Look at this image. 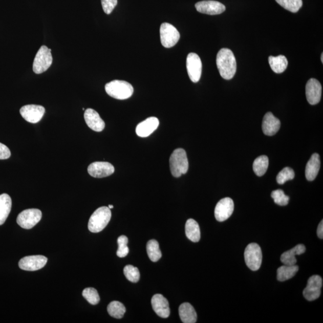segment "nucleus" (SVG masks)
Here are the masks:
<instances>
[{"label":"nucleus","mask_w":323,"mask_h":323,"mask_svg":"<svg viewBox=\"0 0 323 323\" xmlns=\"http://www.w3.org/2000/svg\"><path fill=\"white\" fill-rule=\"evenodd\" d=\"M219 72L225 80H230L236 72V62L235 56L229 49L220 50L216 58Z\"/></svg>","instance_id":"nucleus-1"},{"label":"nucleus","mask_w":323,"mask_h":323,"mask_svg":"<svg viewBox=\"0 0 323 323\" xmlns=\"http://www.w3.org/2000/svg\"><path fill=\"white\" fill-rule=\"evenodd\" d=\"M105 90L111 97L120 100L130 98L134 93L132 85L123 80H115L106 83Z\"/></svg>","instance_id":"nucleus-2"},{"label":"nucleus","mask_w":323,"mask_h":323,"mask_svg":"<svg viewBox=\"0 0 323 323\" xmlns=\"http://www.w3.org/2000/svg\"><path fill=\"white\" fill-rule=\"evenodd\" d=\"M170 170L175 177H180L185 175L189 169V162L185 150L177 148L173 152L169 159Z\"/></svg>","instance_id":"nucleus-3"},{"label":"nucleus","mask_w":323,"mask_h":323,"mask_svg":"<svg viewBox=\"0 0 323 323\" xmlns=\"http://www.w3.org/2000/svg\"><path fill=\"white\" fill-rule=\"evenodd\" d=\"M112 218L111 209L107 207H101L96 210L91 216L88 223V229L91 232L98 233L102 231L108 225Z\"/></svg>","instance_id":"nucleus-4"},{"label":"nucleus","mask_w":323,"mask_h":323,"mask_svg":"<svg viewBox=\"0 0 323 323\" xmlns=\"http://www.w3.org/2000/svg\"><path fill=\"white\" fill-rule=\"evenodd\" d=\"M53 61L51 49L42 46L34 60L33 69L35 74H41L47 71Z\"/></svg>","instance_id":"nucleus-5"},{"label":"nucleus","mask_w":323,"mask_h":323,"mask_svg":"<svg viewBox=\"0 0 323 323\" xmlns=\"http://www.w3.org/2000/svg\"><path fill=\"white\" fill-rule=\"evenodd\" d=\"M245 261L248 268L255 271L260 269L262 262V252L256 243L248 244L244 252Z\"/></svg>","instance_id":"nucleus-6"},{"label":"nucleus","mask_w":323,"mask_h":323,"mask_svg":"<svg viewBox=\"0 0 323 323\" xmlns=\"http://www.w3.org/2000/svg\"><path fill=\"white\" fill-rule=\"evenodd\" d=\"M42 212L38 209H28L21 212L17 216V223L21 228L30 229L40 221Z\"/></svg>","instance_id":"nucleus-7"},{"label":"nucleus","mask_w":323,"mask_h":323,"mask_svg":"<svg viewBox=\"0 0 323 323\" xmlns=\"http://www.w3.org/2000/svg\"><path fill=\"white\" fill-rule=\"evenodd\" d=\"M161 44L166 48H171L178 42L180 35L175 27L169 23H163L160 28Z\"/></svg>","instance_id":"nucleus-8"},{"label":"nucleus","mask_w":323,"mask_h":323,"mask_svg":"<svg viewBox=\"0 0 323 323\" xmlns=\"http://www.w3.org/2000/svg\"><path fill=\"white\" fill-rule=\"evenodd\" d=\"M186 67L188 75L193 83L200 81L202 74L201 60L197 53H190L187 55Z\"/></svg>","instance_id":"nucleus-9"},{"label":"nucleus","mask_w":323,"mask_h":323,"mask_svg":"<svg viewBox=\"0 0 323 323\" xmlns=\"http://www.w3.org/2000/svg\"><path fill=\"white\" fill-rule=\"evenodd\" d=\"M47 262L48 258L44 255H30L21 259L19 266L23 270L35 271L44 268Z\"/></svg>","instance_id":"nucleus-10"},{"label":"nucleus","mask_w":323,"mask_h":323,"mask_svg":"<svg viewBox=\"0 0 323 323\" xmlns=\"http://www.w3.org/2000/svg\"><path fill=\"white\" fill-rule=\"evenodd\" d=\"M322 279L320 276L315 275L309 278L306 288L304 290V296L308 301L317 299L321 295Z\"/></svg>","instance_id":"nucleus-11"},{"label":"nucleus","mask_w":323,"mask_h":323,"mask_svg":"<svg viewBox=\"0 0 323 323\" xmlns=\"http://www.w3.org/2000/svg\"><path fill=\"white\" fill-rule=\"evenodd\" d=\"M20 113L26 121L31 123L40 122L45 113L44 106L37 105H27L20 110Z\"/></svg>","instance_id":"nucleus-12"},{"label":"nucleus","mask_w":323,"mask_h":323,"mask_svg":"<svg viewBox=\"0 0 323 323\" xmlns=\"http://www.w3.org/2000/svg\"><path fill=\"white\" fill-rule=\"evenodd\" d=\"M234 209L233 201L231 198H225L219 201L216 206L214 214L219 222H224L232 214Z\"/></svg>","instance_id":"nucleus-13"},{"label":"nucleus","mask_w":323,"mask_h":323,"mask_svg":"<svg viewBox=\"0 0 323 323\" xmlns=\"http://www.w3.org/2000/svg\"><path fill=\"white\" fill-rule=\"evenodd\" d=\"M88 172L95 178H103L113 175L115 168L111 163L95 162L88 166Z\"/></svg>","instance_id":"nucleus-14"},{"label":"nucleus","mask_w":323,"mask_h":323,"mask_svg":"<svg viewBox=\"0 0 323 323\" xmlns=\"http://www.w3.org/2000/svg\"><path fill=\"white\" fill-rule=\"evenodd\" d=\"M195 8L198 12L209 15H220L226 10V7L222 3L212 0L198 2Z\"/></svg>","instance_id":"nucleus-15"},{"label":"nucleus","mask_w":323,"mask_h":323,"mask_svg":"<svg viewBox=\"0 0 323 323\" xmlns=\"http://www.w3.org/2000/svg\"><path fill=\"white\" fill-rule=\"evenodd\" d=\"M322 87L320 83L315 79H310L306 84V97L311 105L317 104L320 101Z\"/></svg>","instance_id":"nucleus-16"},{"label":"nucleus","mask_w":323,"mask_h":323,"mask_svg":"<svg viewBox=\"0 0 323 323\" xmlns=\"http://www.w3.org/2000/svg\"><path fill=\"white\" fill-rule=\"evenodd\" d=\"M152 308L159 317L166 318L170 315L168 301L161 294H155L152 299Z\"/></svg>","instance_id":"nucleus-17"},{"label":"nucleus","mask_w":323,"mask_h":323,"mask_svg":"<svg viewBox=\"0 0 323 323\" xmlns=\"http://www.w3.org/2000/svg\"><path fill=\"white\" fill-rule=\"evenodd\" d=\"M84 118L87 125L96 132H101L105 127V122L94 109H88L84 112Z\"/></svg>","instance_id":"nucleus-18"},{"label":"nucleus","mask_w":323,"mask_h":323,"mask_svg":"<svg viewBox=\"0 0 323 323\" xmlns=\"http://www.w3.org/2000/svg\"><path fill=\"white\" fill-rule=\"evenodd\" d=\"M281 126L280 120L271 112L266 113L262 122L263 132L268 136H272L278 132Z\"/></svg>","instance_id":"nucleus-19"},{"label":"nucleus","mask_w":323,"mask_h":323,"mask_svg":"<svg viewBox=\"0 0 323 323\" xmlns=\"http://www.w3.org/2000/svg\"><path fill=\"white\" fill-rule=\"evenodd\" d=\"M159 121L157 118L150 117L138 124L136 127V133L140 137H147L157 130Z\"/></svg>","instance_id":"nucleus-20"},{"label":"nucleus","mask_w":323,"mask_h":323,"mask_svg":"<svg viewBox=\"0 0 323 323\" xmlns=\"http://www.w3.org/2000/svg\"><path fill=\"white\" fill-rule=\"evenodd\" d=\"M306 251V247L303 244L296 246L289 251L285 252L281 256V261L285 265H295L297 263L296 255H300Z\"/></svg>","instance_id":"nucleus-21"},{"label":"nucleus","mask_w":323,"mask_h":323,"mask_svg":"<svg viewBox=\"0 0 323 323\" xmlns=\"http://www.w3.org/2000/svg\"><path fill=\"white\" fill-rule=\"evenodd\" d=\"M320 168V158L317 154H314L307 163L305 169V176L308 181H313L317 177Z\"/></svg>","instance_id":"nucleus-22"},{"label":"nucleus","mask_w":323,"mask_h":323,"mask_svg":"<svg viewBox=\"0 0 323 323\" xmlns=\"http://www.w3.org/2000/svg\"><path fill=\"white\" fill-rule=\"evenodd\" d=\"M181 320L184 323H195L197 320V314L192 305L189 303H183L179 307Z\"/></svg>","instance_id":"nucleus-23"},{"label":"nucleus","mask_w":323,"mask_h":323,"mask_svg":"<svg viewBox=\"0 0 323 323\" xmlns=\"http://www.w3.org/2000/svg\"><path fill=\"white\" fill-rule=\"evenodd\" d=\"M12 208V200L9 195H0V226L4 224Z\"/></svg>","instance_id":"nucleus-24"},{"label":"nucleus","mask_w":323,"mask_h":323,"mask_svg":"<svg viewBox=\"0 0 323 323\" xmlns=\"http://www.w3.org/2000/svg\"><path fill=\"white\" fill-rule=\"evenodd\" d=\"M185 232L187 239L193 243H198L201 239L200 226L192 219L188 220L185 226Z\"/></svg>","instance_id":"nucleus-25"},{"label":"nucleus","mask_w":323,"mask_h":323,"mask_svg":"<svg viewBox=\"0 0 323 323\" xmlns=\"http://www.w3.org/2000/svg\"><path fill=\"white\" fill-rule=\"evenodd\" d=\"M268 60L272 70L276 74L283 73L288 66V61L284 55H279L276 57L270 56Z\"/></svg>","instance_id":"nucleus-26"},{"label":"nucleus","mask_w":323,"mask_h":323,"mask_svg":"<svg viewBox=\"0 0 323 323\" xmlns=\"http://www.w3.org/2000/svg\"><path fill=\"white\" fill-rule=\"evenodd\" d=\"M299 267L295 265H284L278 269L277 279L279 282H285L293 277L296 274Z\"/></svg>","instance_id":"nucleus-27"},{"label":"nucleus","mask_w":323,"mask_h":323,"mask_svg":"<svg viewBox=\"0 0 323 323\" xmlns=\"http://www.w3.org/2000/svg\"><path fill=\"white\" fill-rule=\"evenodd\" d=\"M269 159L267 156L263 155L255 159L253 168L255 175L259 177L264 176L268 168Z\"/></svg>","instance_id":"nucleus-28"},{"label":"nucleus","mask_w":323,"mask_h":323,"mask_svg":"<svg viewBox=\"0 0 323 323\" xmlns=\"http://www.w3.org/2000/svg\"><path fill=\"white\" fill-rule=\"evenodd\" d=\"M107 311L110 315L117 319L123 317L126 312L125 306L119 301H113L108 305Z\"/></svg>","instance_id":"nucleus-29"},{"label":"nucleus","mask_w":323,"mask_h":323,"mask_svg":"<svg viewBox=\"0 0 323 323\" xmlns=\"http://www.w3.org/2000/svg\"><path fill=\"white\" fill-rule=\"evenodd\" d=\"M147 252L149 259L152 262H158L162 257V253L157 241L151 240L147 244Z\"/></svg>","instance_id":"nucleus-30"},{"label":"nucleus","mask_w":323,"mask_h":323,"mask_svg":"<svg viewBox=\"0 0 323 323\" xmlns=\"http://www.w3.org/2000/svg\"><path fill=\"white\" fill-rule=\"evenodd\" d=\"M283 8L292 13H296L303 5V0H275Z\"/></svg>","instance_id":"nucleus-31"},{"label":"nucleus","mask_w":323,"mask_h":323,"mask_svg":"<svg viewBox=\"0 0 323 323\" xmlns=\"http://www.w3.org/2000/svg\"><path fill=\"white\" fill-rule=\"evenodd\" d=\"M126 278L132 283H137L140 278L138 269L133 265H126L123 269Z\"/></svg>","instance_id":"nucleus-32"},{"label":"nucleus","mask_w":323,"mask_h":323,"mask_svg":"<svg viewBox=\"0 0 323 323\" xmlns=\"http://www.w3.org/2000/svg\"><path fill=\"white\" fill-rule=\"evenodd\" d=\"M83 296L87 300L89 303L91 305H97L100 301L97 290L92 287H88L83 291Z\"/></svg>","instance_id":"nucleus-33"},{"label":"nucleus","mask_w":323,"mask_h":323,"mask_svg":"<svg viewBox=\"0 0 323 323\" xmlns=\"http://www.w3.org/2000/svg\"><path fill=\"white\" fill-rule=\"evenodd\" d=\"M118 250L117 251V255L119 257L123 258L125 257L129 253V248L127 247V243H128V239L125 235H122L118 238Z\"/></svg>","instance_id":"nucleus-34"},{"label":"nucleus","mask_w":323,"mask_h":323,"mask_svg":"<svg viewBox=\"0 0 323 323\" xmlns=\"http://www.w3.org/2000/svg\"><path fill=\"white\" fill-rule=\"evenodd\" d=\"M294 172L289 167H286L282 170L276 176V181L279 184H285L287 181L293 180L294 178Z\"/></svg>","instance_id":"nucleus-35"},{"label":"nucleus","mask_w":323,"mask_h":323,"mask_svg":"<svg viewBox=\"0 0 323 323\" xmlns=\"http://www.w3.org/2000/svg\"><path fill=\"white\" fill-rule=\"evenodd\" d=\"M271 197L274 199L275 203L280 206H286L289 204V197L287 196L282 190L273 191Z\"/></svg>","instance_id":"nucleus-36"},{"label":"nucleus","mask_w":323,"mask_h":323,"mask_svg":"<svg viewBox=\"0 0 323 323\" xmlns=\"http://www.w3.org/2000/svg\"><path fill=\"white\" fill-rule=\"evenodd\" d=\"M101 4L104 12L110 15L118 5V0H101Z\"/></svg>","instance_id":"nucleus-37"},{"label":"nucleus","mask_w":323,"mask_h":323,"mask_svg":"<svg viewBox=\"0 0 323 323\" xmlns=\"http://www.w3.org/2000/svg\"><path fill=\"white\" fill-rule=\"evenodd\" d=\"M11 156L9 148L6 145L0 143V159H9Z\"/></svg>","instance_id":"nucleus-38"},{"label":"nucleus","mask_w":323,"mask_h":323,"mask_svg":"<svg viewBox=\"0 0 323 323\" xmlns=\"http://www.w3.org/2000/svg\"><path fill=\"white\" fill-rule=\"evenodd\" d=\"M317 235L319 239H323V222L319 223L317 228Z\"/></svg>","instance_id":"nucleus-39"},{"label":"nucleus","mask_w":323,"mask_h":323,"mask_svg":"<svg viewBox=\"0 0 323 323\" xmlns=\"http://www.w3.org/2000/svg\"><path fill=\"white\" fill-rule=\"evenodd\" d=\"M108 207L111 209L114 208V207H113V205H109Z\"/></svg>","instance_id":"nucleus-40"},{"label":"nucleus","mask_w":323,"mask_h":323,"mask_svg":"<svg viewBox=\"0 0 323 323\" xmlns=\"http://www.w3.org/2000/svg\"><path fill=\"white\" fill-rule=\"evenodd\" d=\"M321 62H322H322H323V54H322H322H321Z\"/></svg>","instance_id":"nucleus-41"}]
</instances>
